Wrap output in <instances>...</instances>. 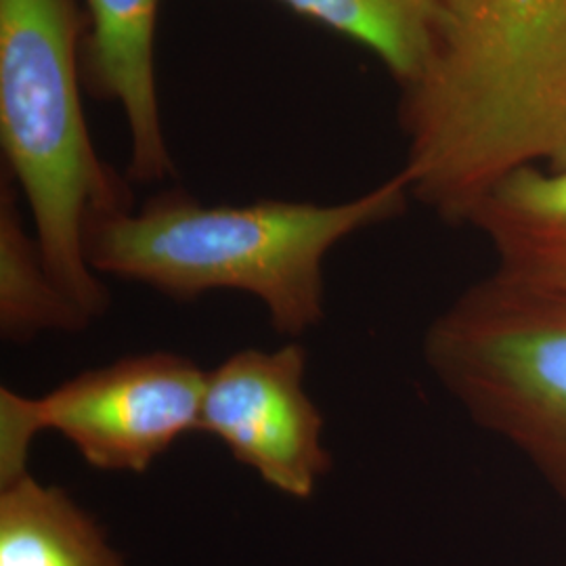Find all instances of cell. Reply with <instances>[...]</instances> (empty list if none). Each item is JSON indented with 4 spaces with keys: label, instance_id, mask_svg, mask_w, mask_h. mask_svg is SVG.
I'll return each mask as SVG.
<instances>
[{
    "label": "cell",
    "instance_id": "cell-1",
    "mask_svg": "<svg viewBox=\"0 0 566 566\" xmlns=\"http://www.w3.org/2000/svg\"><path fill=\"white\" fill-rule=\"evenodd\" d=\"M399 122L411 198L446 223L523 168L566 166V0H437Z\"/></svg>",
    "mask_w": 566,
    "mask_h": 566
},
{
    "label": "cell",
    "instance_id": "cell-2",
    "mask_svg": "<svg viewBox=\"0 0 566 566\" xmlns=\"http://www.w3.org/2000/svg\"><path fill=\"white\" fill-rule=\"evenodd\" d=\"M409 200L401 170L336 203H203L170 187L142 208L91 219L84 250L99 277L143 283L175 301L221 290L250 294L280 334L298 338L324 319L327 254L359 231L399 219Z\"/></svg>",
    "mask_w": 566,
    "mask_h": 566
},
{
    "label": "cell",
    "instance_id": "cell-3",
    "mask_svg": "<svg viewBox=\"0 0 566 566\" xmlns=\"http://www.w3.org/2000/svg\"><path fill=\"white\" fill-rule=\"evenodd\" d=\"M86 11L78 0H0V145L49 273L93 324L109 306L84 250L95 217L135 208L95 149L82 88Z\"/></svg>",
    "mask_w": 566,
    "mask_h": 566
},
{
    "label": "cell",
    "instance_id": "cell-4",
    "mask_svg": "<svg viewBox=\"0 0 566 566\" xmlns=\"http://www.w3.org/2000/svg\"><path fill=\"white\" fill-rule=\"evenodd\" d=\"M424 359L566 502V290L491 271L428 325Z\"/></svg>",
    "mask_w": 566,
    "mask_h": 566
},
{
    "label": "cell",
    "instance_id": "cell-5",
    "mask_svg": "<svg viewBox=\"0 0 566 566\" xmlns=\"http://www.w3.org/2000/svg\"><path fill=\"white\" fill-rule=\"evenodd\" d=\"M208 371L177 353H145L86 369L42 397L0 390V485L28 474L34 439L60 432L91 468L143 474L200 430Z\"/></svg>",
    "mask_w": 566,
    "mask_h": 566
},
{
    "label": "cell",
    "instance_id": "cell-6",
    "mask_svg": "<svg viewBox=\"0 0 566 566\" xmlns=\"http://www.w3.org/2000/svg\"><path fill=\"white\" fill-rule=\"evenodd\" d=\"M298 343L243 348L208 371L200 430L283 495L308 500L332 472L325 420L306 395Z\"/></svg>",
    "mask_w": 566,
    "mask_h": 566
},
{
    "label": "cell",
    "instance_id": "cell-7",
    "mask_svg": "<svg viewBox=\"0 0 566 566\" xmlns=\"http://www.w3.org/2000/svg\"><path fill=\"white\" fill-rule=\"evenodd\" d=\"M163 0H84V86L118 105L128 135L126 179L156 185L177 168L166 139L156 74V34Z\"/></svg>",
    "mask_w": 566,
    "mask_h": 566
},
{
    "label": "cell",
    "instance_id": "cell-8",
    "mask_svg": "<svg viewBox=\"0 0 566 566\" xmlns=\"http://www.w3.org/2000/svg\"><path fill=\"white\" fill-rule=\"evenodd\" d=\"M464 224L491 245L493 271L566 290V166L510 175L486 191Z\"/></svg>",
    "mask_w": 566,
    "mask_h": 566
},
{
    "label": "cell",
    "instance_id": "cell-9",
    "mask_svg": "<svg viewBox=\"0 0 566 566\" xmlns=\"http://www.w3.org/2000/svg\"><path fill=\"white\" fill-rule=\"evenodd\" d=\"M0 486V566H124L60 486L42 485L30 472Z\"/></svg>",
    "mask_w": 566,
    "mask_h": 566
},
{
    "label": "cell",
    "instance_id": "cell-10",
    "mask_svg": "<svg viewBox=\"0 0 566 566\" xmlns=\"http://www.w3.org/2000/svg\"><path fill=\"white\" fill-rule=\"evenodd\" d=\"M88 322L49 273L41 245L28 231L20 189L2 170L0 181V332L28 343L44 332H81Z\"/></svg>",
    "mask_w": 566,
    "mask_h": 566
},
{
    "label": "cell",
    "instance_id": "cell-11",
    "mask_svg": "<svg viewBox=\"0 0 566 566\" xmlns=\"http://www.w3.org/2000/svg\"><path fill=\"white\" fill-rule=\"evenodd\" d=\"M364 46L403 91L424 65L437 0H275Z\"/></svg>",
    "mask_w": 566,
    "mask_h": 566
}]
</instances>
